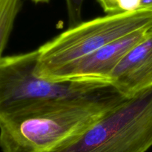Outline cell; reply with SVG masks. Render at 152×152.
I'll return each mask as SVG.
<instances>
[{"instance_id": "6da1fadb", "label": "cell", "mask_w": 152, "mask_h": 152, "mask_svg": "<svg viewBox=\"0 0 152 152\" xmlns=\"http://www.w3.org/2000/svg\"><path fill=\"white\" fill-rule=\"evenodd\" d=\"M126 98L117 91L100 97L28 105L0 117L2 152H50L77 137Z\"/></svg>"}, {"instance_id": "7a4b0ae2", "label": "cell", "mask_w": 152, "mask_h": 152, "mask_svg": "<svg viewBox=\"0 0 152 152\" xmlns=\"http://www.w3.org/2000/svg\"><path fill=\"white\" fill-rule=\"evenodd\" d=\"M152 147V89L126 98L50 152H146Z\"/></svg>"}, {"instance_id": "3957f363", "label": "cell", "mask_w": 152, "mask_h": 152, "mask_svg": "<svg viewBox=\"0 0 152 152\" xmlns=\"http://www.w3.org/2000/svg\"><path fill=\"white\" fill-rule=\"evenodd\" d=\"M150 26H152V10L145 9L106 14L80 22L37 49L36 75L46 79L56 70L105 45Z\"/></svg>"}, {"instance_id": "277c9868", "label": "cell", "mask_w": 152, "mask_h": 152, "mask_svg": "<svg viewBox=\"0 0 152 152\" xmlns=\"http://www.w3.org/2000/svg\"><path fill=\"white\" fill-rule=\"evenodd\" d=\"M38 51L0 60V117L36 103L100 97L114 92L101 81H52L35 73Z\"/></svg>"}, {"instance_id": "5b68a950", "label": "cell", "mask_w": 152, "mask_h": 152, "mask_svg": "<svg viewBox=\"0 0 152 152\" xmlns=\"http://www.w3.org/2000/svg\"><path fill=\"white\" fill-rule=\"evenodd\" d=\"M152 26L134 32L105 45L96 52L80 58L59 69L46 78L52 81H101L109 84L111 73L126 55L146 35Z\"/></svg>"}, {"instance_id": "8992f818", "label": "cell", "mask_w": 152, "mask_h": 152, "mask_svg": "<svg viewBox=\"0 0 152 152\" xmlns=\"http://www.w3.org/2000/svg\"><path fill=\"white\" fill-rule=\"evenodd\" d=\"M109 84L125 98L152 89V28L117 64Z\"/></svg>"}, {"instance_id": "52a82bcc", "label": "cell", "mask_w": 152, "mask_h": 152, "mask_svg": "<svg viewBox=\"0 0 152 152\" xmlns=\"http://www.w3.org/2000/svg\"><path fill=\"white\" fill-rule=\"evenodd\" d=\"M21 7L22 0H0V60Z\"/></svg>"}, {"instance_id": "ba28073f", "label": "cell", "mask_w": 152, "mask_h": 152, "mask_svg": "<svg viewBox=\"0 0 152 152\" xmlns=\"http://www.w3.org/2000/svg\"><path fill=\"white\" fill-rule=\"evenodd\" d=\"M106 14L138 10L140 0H97Z\"/></svg>"}, {"instance_id": "9c48e42d", "label": "cell", "mask_w": 152, "mask_h": 152, "mask_svg": "<svg viewBox=\"0 0 152 152\" xmlns=\"http://www.w3.org/2000/svg\"><path fill=\"white\" fill-rule=\"evenodd\" d=\"M70 26L82 22V10L85 0H65Z\"/></svg>"}, {"instance_id": "30bf717a", "label": "cell", "mask_w": 152, "mask_h": 152, "mask_svg": "<svg viewBox=\"0 0 152 152\" xmlns=\"http://www.w3.org/2000/svg\"><path fill=\"white\" fill-rule=\"evenodd\" d=\"M138 9L152 10V0H140Z\"/></svg>"}, {"instance_id": "8fae6325", "label": "cell", "mask_w": 152, "mask_h": 152, "mask_svg": "<svg viewBox=\"0 0 152 152\" xmlns=\"http://www.w3.org/2000/svg\"><path fill=\"white\" fill-rule=\"evenodd\" d=\"M35 3H48L50 1V0H31Z\"/></svg>"}]
</instances>
